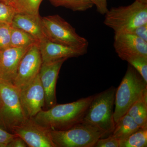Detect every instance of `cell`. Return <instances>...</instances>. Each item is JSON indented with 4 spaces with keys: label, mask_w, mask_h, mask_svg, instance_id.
<instances>
[{
    "label": "cell",
    "mask_w": 147,
    "mask_h": 147,
    "mask_svg": "<svg viewBox=\"0 0 147 147\" xmlns=\"http://www.w3.org/2000/svg\"><path fill=\"white\" fill-rule=\"evenodd\" d=\"M93 96L65 104H56L49 109L41 110L33 118L51 130L68 129L83 121Z\"/></svg>",
    "instance_id": "1"
},
{
    "label": "cell",
    "mask_w": 147,
    "mask_h": 147,
    "mask_svg": "<svg viewBox=\"0 0 147 147\" xmlns=\"http://www.w3.org/2000/svg\"><path fill=\"white\" fill-rule=\"evenodd\" d=\"M116 90V88L112 86L94 95L83 121L98 128L103 134V138L112 135L115 129L114 105Z\"/></svg>",
    "instance_id": "2"
},
{
    "label": "cell",
    "mask_w": 147,
    "mask_h": 147,
    "mask_svg": "<svg viewBox=\"0 0 147 147\" xmlns=\"http://www.w3.org/2000/svg\"><path fill=\"white\" fill-rule=\"evenodd\" d=\"M105 15L104 24L113 30L115 34L129 33L147 24V3L135 0L129 5L112 7Z\"/></svg>",
    "instance_id": "3"
},
{
    "label": "cell",
    "mask_w": 147,
    "mask_h": 147,
    "mask_svg": "<svg viewBox=\"0 0 147 147\" xmlns=\"http://www.w3.org/2000/svg\"><path fill=\"white\" fill-rule=\"evenodd\" d=\"M147 83L138 71L129 64L120 84L116 89L114 118L115 124L127 113L145 90Z\"/></svg>",
    "instance_id": "4"
},
{
    "label": "cell",
    "mask_w": 147,
    "mask_h": 147,
    "mask_svg": "<svg viewBox=\"0 0 147 147\" xmlns=\"http://www.w3.org/2000/svg\"><path fill=\"white\" fill-rule=\"evenodd\" d=\"M28 119L20 102L19 90L11 82L0 79V127L13 133V129Z\"/></svg>",
    "instance_id": "5"
},
{
    "label": "cell",
    "mask_w": 147,
    "mask_h": 147,
    "mask_svg": "<svg viewBox=\"0 0 147 147\" xmlns=\"http://www.w3.org/2000/svg\"><path fill=\"white\" fill-rule=\"evenodd\" d=\"M55 147H94L103 134L97 127L83 121L63 130H51Z\"/></svg>",
    "instance_id": "6"
},
{
    "label": "cell",
    "mask_w": 147,
    "mask_h": 147,
    "mask_svg": "<svg viewBox=\"0 0 147 147\" xmlns=\"http://www.w3.org/2000/svg\"><path fill=\"white\" fill-rule=\"evenodd\" d=\"M45 36L51 41L71 47L87 48L88 42L76 33L75 29L59 15L41 18Z\"/></svg>",
    "instance_id": "7"
},
{
    "label": "cell",
    "mask_w": 147,
    "mask_h": 147,
    "mask_svg": "<svg viewBox=\"0 0 147 147\" xmlns=\"http://www.w3.org/2000/svg\"><path fill=\"white\" fill-rule=\"evenodd\" d=\"M42 64L38 43L32 45L20 62L12 84L20 90L34 80L39 74Z\"/></svg>",
    "instance_id": "8"
},
{
    "label": "cell",
    "mask_w": 147,
    "mask_h": 147,
    "mask_svg": "<svg viewBox=\"0 0 147 147\" xmlns=\"http://www.w3.org/2000/svg\"><path fill=\"white\" fill-rule=\"evenodd\" d=\"M13 133L24 139L28 147H55L51 137V129L40 124L33 118H28L15 127Z\"/></svg>",
    "instance_id": "9"
},
{
    "label": "cell",
    "mask_w": 147,
    "mask_h": 147,
    "mask_svg": "<svg viewBox=\"0 0 147 147\" xmlns=\"http://www.w3.org/2000/svg\"><path fill=\"white\" fill-rule=\"evenodd\" d=\"M21 105L28 118L34 117L45 106V92L39 74L32 82L19 90Z\"/></svg>",
    "instance_id": "10"
},
{
    "label": "cell",
    "mask_w": 147,
    "mask_h": 147,
    "mask_svg": "<svg viewBox=\"0 0 147 147\" xmlns=\"http://www.w3.org/2000/svg\"><path fill=\"white\" fill-rule=\"evenodd\" d=\"M114 47L119 57L126 61L134 57H147V42L131 34H115Z\"/></svg>",
    "instance_id": "11"
},
{
    "label": "cell",
    "mask_w": 147,
    "mask_h": 147,
    "mask_svg": "<svg viewBox=\"0 0 147 147\" xmlns=\"http://www.w3.org/2000/svg\"><path fill=\"white\" fill-rule=\"evenodd\" d=\"M67 59L42 63L39 73L40 82L45 94L46 110L57 104L56 87L59 72L63 64Z\"/></svg>",
    "instance_id": "12"
},
{
    "label": "cell",
    "mask_w": 147,
    "mask_h": 147,
    "mask_svg": "<svg viewBox=\"0 0 147 147\" xmlns=\"http://www.w3.org/2000/svg\"><path fill=\"white\" fill-rule=\"evenodd\" d=\"M42 63H48L68 58L77 57L87 53V48L71 47L53 42L46 37L38 42Z\"/></svg>",
    "instance_id": "13"
},
{
    "label": "cell",
    "mask_w": 147,
    "mask_h": 147,
    "mask_svg": "<svg viewBox=\"0 0 147 147\" xmlns=\"http://www.w3.org/2000/svg\"><path fill=\"white\" fill-rule=\"evenodd\" d=\"M31 46L10 47L0 51V72L1 79L11 83L13 82L21 59Z\"/></svg>",
    "instance_id": "14"
},
{
    "label": "cell",
    "mask_w": 147,
    "mask_h": 147,
    "mask_svg": "<svg viewBox=\"0 0 147 147\" xmlns=\"http://www.w3.org/2000/svg\"><path fill=\"white\" fill-rule=\"evenodd\" d=\"M11 26L27 32L34 37L38 42L40 40L45 37L39 15L16 13Z\"/></svg>",
    "instance_id": "15"
},
{
    "label": "cell",
    "mask_w": 147,
    "mask_h": 147,
    "mask_svg": "<svg viewBox=\"0 0 147 147\" xmlns=\"http://www.w3.org/2000/svg\"><path fill=\"white\" fill-rule=\"evenodd\" d=\"M127 114L131 116L141 128H147V89L143 92Z\"/></svg>",
    "instance_id": "16"
},
{
    "label": "cell",
    "mask_w": 147,
    "mask_h": 147,
    "mask_svg": "<svg viewBox=\"0 0 147 147\" xmlns=\"http://www.w3.org/2000/svg\"><path fill=\"white\" fill-rule=\"evenodd\" d=\"M140 128L141 127L136 123L134 119L126 114L116 124L112 135L120 141H122Z\"/></svg>",
    "instance_id": "17"
},
{
    "label": "cell",
    "mask_w": 147,
    "mask_h": 147,
    "mask_svg": "<svg viewBox=\"0 0 147 147\" xmlns=\"http://www.w3.org/2000/svg\"><path fill=\"white\" fill-rule=\"evenodd\" d=\"M38 43V40L30 34L21 29L11 27L10 47H27Z\"/></svg>",
    "instance_id": "18"
},
{
    "label": "cell",
    "mask_w": 147,
    "mask_h": 147,
    "mask_svg": "<svg viewBox=\"0 0 147 147\" xmlns=\"http://www.w3.org/2000/svg\"><path fill=\"white\" fill-rule=\"evenodd\" d=\"M55 7H63L74 11H86L94 5L90 0H49Z\"/></svg>",
    "instance_id": "19"
},
{
    "label": "cell",
    "mask_w": 147,
    "mask_h": 147,
    "mask_svg": "<svg viewBox=\"0 0 147 147\" xmlns=\"http://www.w3.org/2000/svg\"><path fill=\"white\" fill-rule=\"evenodd\" d=\"M146 147L147 128H140L120 143L119 147Z\"/></svg>",
    "instance_id": "20"
},
{
    "label": "cell",
    "mask_w": 147,
    "mask_h": 147,
    "mask_svg": "<svg viewBox=\"0 0 147 147\" xmlns=\"http://www.w3.org/2000/svg\"><path fill=\"white\" fill-rule=\"evenodd\" d=\"M42 0H15L13 7L16 13L39 15L40 5Z\"/></svg>",
    "instance_id": "21"
},
{
    "label": "cell",
    "mask_w": 147,
    "mask_h": 147,
    "mask_svg": "<svg viewBox=\"0 0 147 147\" xmlns=\"http://www.w3.org/2000/svg\"><path fill=\"white\" fill-rule=\"evenodd\" d=\"M140 74L147 83V57L138 56L127 61Z\"/></svg>",
    "instance_id": "22"
},
{
    "label": "cell",
    "mask_w": 147,
    "mask_h": 147,
    "mask_svg": "<svg viewBox=\"0 0 147 147\" xmlns=\"http://www.w3.org/2000/svg\"><path fill=\"white\" fill-rule=\"evenodd\" d=\"M16 11L13 6L0 1V23L11 25Z\"/></svg>",
    "instance_id": "23"
},
{
    "label": "cell",
    "mask_w": 147,
    "mask_h": 147,
    "mask_svg": "<svg viewBox=\"0 0 147 147\" xmlns=\"http://www.w3.org/2000/svg\"><path fill=\"white\" fill-rule=\"evenodd\" d=\"M11 26L0 23V51L10 47Z\"/></svg>",
    "instance_id": "24"
},
{
    "label": "cell",
    "mask_w": 147,
    "mask_h": 147,
    "mask_svg": "<svg viewBox=\"0 0 147 147\" xmlns=\"http://www.w3.org/2000/svg\"><path fill=\"white\" fill-rule=\"evenodd\" d=\"M120 141L113 135L100 138L96 143L94 147H119Z\"/></svg>",
    "instance_id": "25"
},
{
    "label": "cell",
    "mask_w": 147,
    "mask_h": 147,
    "mask_svg": "<svg viewBox=\"0 0 147 147\" xmlns=\"http://www.w3.org/2000/svg\"><path fill=\"white\" fill-rule=\"evenodd\" d=\"M16 135L0 127V147H7L9 142Z\"/></svg>",
    "instance_id": "26"
},
{
    "label": "cell",
    "mask_w": 147,
    "mask_h": 147,
    "mask_svg": "<svg viewBox=\"0 0 147 147\" xmlns=\"http://www.w3.org/2000/svg\"><path fill=\"white\" fill-rule=\"evenodd\" d=\"M128 33L134 34L147 42V24L137 27Z\"/></svg>",
    "instance_id": "27"
},
{
    "label": "cell",
    "mask_w": 147,
    "mask_h": 147,
    "mask_svg": "<svg viewBox=\"0 0 147 147\" xmlns=\"http://www.w3.org/2000/svg\"><path fill=\"white\" fill-rule=\"evenodd\" d=\"M94 5L95 6L96 10L102 15H105L108 11V0H90Z\"/></svg>",
    "instance_id": "28"
},
{
    "label": "cell",
    "mask_w": 147,
    "mask_h": 147,
    "mask_svg": "<svg viewBox=\"0 0 147 147\" xmlns=\"http://www.w3.org/2000/svg\"><path fill=\"white\" fill-rule=\"evenodd\" d=\"M28 147L26 142L21 137L16 135L9 142L7 147Z\"/></svg>",
    "instance_id": "29"
},
{
    "label": "cell",
    "mask_w": 147,
    "mask_h": 147,
    "mask_svg": "<svg viewBox=\"0 0 147 147\" xmlns=\"http://www.w3.org/2000/svg\"><path fill=\"white\" fill-rule=\"evenodd\" d=\"M14 1L15 0H0V1L3 2L7 4L13 6Z\"/></svg>",
    "instance_id": "30"
},
{
    "label": "cell",
    "mask_w": 147,
    "mask_h": 147,
    "mask_svg": "<svg viewBox=\"0 0 147 147\" xmlns=\"http://www.w3.org/2000/svg\"><path fill=\"white\" fill-rule=\"evenodd\" d=\"M138 1H140L142 2L146 3H147V0H138Z\"/></svg>",
    "instance_id": "31"
},
{
    "label": "cell",
    "mask_w": 147,
    "mask_h": 147,
    "mask_svg": "<svg viewBox=\"0 0 147 147\" xmlns=\"http://www.w3.org/2000/svg\"><path fill=\"white\" fill-rule=\"evenodd\" d=\"M0 79H1V72H0Z\"/></svg>",
    "instance_id": "32"
}]
</instances>
